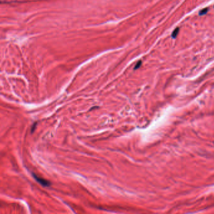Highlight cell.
I'll return each instance as SVG.
<instances>
[{"instance_id":"6da1fadb","label":"cell","mask_w":214,"mask_h":214,"mask_svg":"<svg viewBox=\"0 0 214 214\" xmlns=\"http://www.w3.org/2000/svg\"><path fill=\"white\" fill-rule=\"evenodd\" d=\"M33 175L35 178V179L39 183H40L42 185L44 186V187H49V186L50 185V183L49 181H47L45 179H43V178L40 177H38L36 175H35V174H33Z\"/></svg>"},{"instance_id":"7a4b0ae2","label":"cell","mask_w":214,"mask_h":214,"mask_svg":"<svg viewBox=\"0 0 214 214\" xmlns=\"http://www.w3.org/2000/svg\"><path fill=\"white\" fill-rule=\"evenodd\" d=\"M178 32H179V28H176L173 31V32L172 34V38H175L176 37V36H177V35L178 34Z\"/></svg>"},{"instance_id":"3957f363","label":"cell","mask_w":214,"mask_h":214,"mask_svg":"<svg viewBox=\"0 0 214 214\" xmlns=\"http://www.w3.org/2000/svg\"><path fill=\"white\" fill-rule=\"evenodd\" d=\"M208 9L207 8H206L203 9V10H201L200 11L199 15H200V16L204 15H205L206 13H207L208 12Z\"/></svg>"},{"instance_id":"277c9868","label":"cell","mask_w":214,"mask_h":214,"mask_svg":"<svg viewBox=\"0 0 214 214\" xmlns=\"http://www.w3.org/2000/svg\"><path fill=\"white\" fill-rule=\"evenodd\" d=\"M141 63H142L141 61H139V62L136 63V65L135 67H134V70H136V69H138V68H140V66H141Z\"/></svg>"},{"instance_id":"5b68a950","label":"cell","mask_w":214,"mask_h":214,"mask_svg":"<svg viewBox=\"0 0 214 214\" xmlns=\"http://www.w3.org/2000/svg\"><path fill=\"white\" fill-rule=\"evenodd\" d=\"M36 125H37V123H34V124H33V126H32V128H31V133H32L33 132V131L35 130V127H36Z\"/></svg>"}]
</instances>
